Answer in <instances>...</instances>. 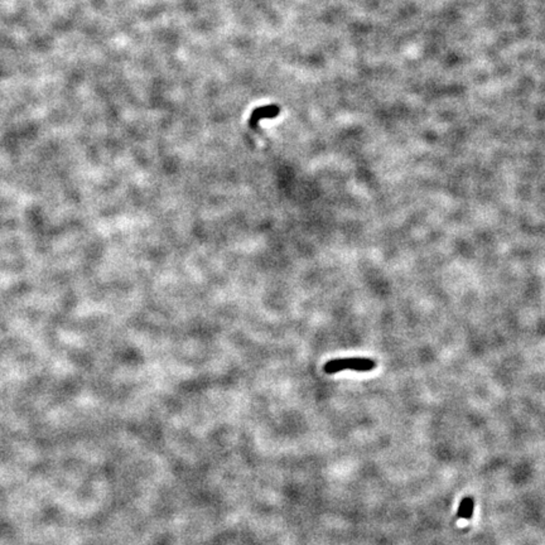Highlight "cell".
I'll use <instances>...</instances> for the list:
<instances>
[{
  "mask_svg": "<svg viewBox=\"0 0 545 545\" xmlns=\"http://www.w3.org/2000/svg\"><path fill=\"white\" fill-rule=\"evenodd\" d=\"M377 363L375 360L366 357H348V358H336V360L327 361L323 366V371L326 374H336L342 370H353V371L367 372L376 369Z\"/></svg>",
  "mask_w": 545,
  "mask_h": 545,
  "instance_id": "obj_1",
  "label": "cell"
},
{
  "mask_svg": "<svg viewBox=\"0 0 545 545\" xmlns=\"http://www.w3.org/2000/svg\"><path fill=\"white\" fill-rule=\"evenodd\" d=\"M474 509H475V501L472 497H465L462 498L460 506L457 510V518L458 519H466V520H470L472 519V515H474Z\"/></svg>",
  "mask_w": 545,
  "mask_h": 545,
  "instance_id": "obj_2",
  "label": "cell"
}]
</instances>
